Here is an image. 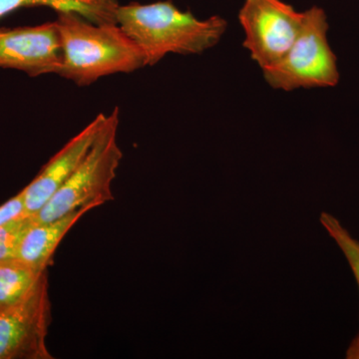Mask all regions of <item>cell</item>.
Listing matches in <instances>:
<instances>
[{"mask_svg": "<svg viewBox=\"0 0 359 359\" xmlns=\"http://www.w3.org/2000/svg\"><path fill=\"white\" fill-rule=\"evenodd\" d=\"M304 18V11L283 0H245L238 13L244 47L262 70L276 65L289 51Z\"/></svg>", "mask_w": 359, "mask_h": 359, "instance_id": "8992f818", "label": "cell"}, {"mask_svg": "<svg viewBox=\"0 0 359 359\" xmlns=\"http://www.w3.org/2000/svg\"><path fill=\"white\" fill-rule=\"evenodd\" d=\"M32 222V217H25L0 224V262L15 259L20 238Z\"/></svg>", "mask_w": 359, "mask_h": 359, "instance_id": "4fadbf2b", "label": "cell"}, {"mask_svg": "<svg viewBox=\"0 0 359 359\" xmlns=\"http://www.w3.org/2000/svg\"><path fill=\"white\" fill-rule=\"evenodd\" d=\"M117 0H0V20L25 7H50L57 11H73L95 23H117Z\"/></svg>", "mask_w": 359, "mask_h": 359, "instance_id": "30bf717a", "label": "cell"}, {"mask_svg": "<svg viewBox=\"0 0 359 359\" xmlns=\"http://www.w3.org/2000/svg\"><path fill=\"white\" fill-rule=\"evenodd\" d=\"M63 51L57 23L0 28V68L23 71L32 77L59 74Z\"/></svg>", "mask_w": 359, "mask_h": 359, "instance_id": "52a82bcc", "label": "cell"}, {"mask_svg": "<svg viewBox=\"0 0 359 359\" xmlns=\"http://www.w3.org/2000/svg\"><path fill=\"white\" fill-rule=\"evenodd\" d=\"M119 109L115 108L97 137L88 155L35 216L34 222H49L89 205H104L114 199L112 183L123 153L117 143Z\"/></svg>", "mask_w": 359, "mask_h": 359, "instance_id": "3957f363", "label": "cell"}, {"mask_svg": "<svg viewBox=\"0 0 359 359\" xmlns=\"http://www.w3.org/2000/svg\"><path fill=\"white\" fill-rule=\"evenodd\" d=\"M117 25L141 47L148 66L167 54H201L219 43L228 23L221 16L207 20L178 8L171 0L150 4L132 2L116 9Z\"/></svg>", "mask_w": 359, "mask_h": 359, "instance_id": "7a4b0ae2", "label": "cell"}, {"mask_svg": "<svg viewBox=\"0 0 359 359\" xmlns=\"http://www.w3.org/2000/svg\"><path fill=\"white\" fill-rule=\"evenodd\" d=\"M28 217L26 214L25 200L22 192L18 193L15 197L11 198L0 205V224L8 223L20 218Z\"/></svg>", "mask_w": 359, "mask_h": 359, "instance_id": "5bb4252c", "label": "cell"}, {"mask_svg": "<svg viewBox=\"0 0 359 359\" xmlns=\"http://www.w3.org/2000/svg\"><path fill=\"white\" fill-rule=\"evenodd\" d=\"M95 208L96 205H86L53 221L34 222L32 219L20 238L15 259L37 271H47L54 252L66 233L86 212Z\"/></svg>", "mask_w": 359, "mask_h": 359, "instance_id": "9c48e42d", "label": "cell"}, {"mask_svg": "<svg viewBox=\"0 0 359 359\" xmlns=\"http://www.w3.org/2000/svg\"><path fill=\"white\" fill-rule=\"evenodd\" d=\"M328 29L327 15L321 7L304 11L301 32L289 51L276 65L263 69L266 83L283 91L337 86L340 73Z\"/></svg>", "mask_w": 359, "mask_h": 359, "instance_id": "277c9868", "label": "cell"}, {"mask_svg": "<svg viewBox=\"0 0 359 359\" xmlns=\"http://www.w3.org/2000/svg\"><path fill=\"white\" fill-rule=\"evenodd\" d=\"M320 222L346 257L359 290V241L353 238L344 224L340 223L339 219L332 214L321 212Z\"/></svg>", "mask_w": 359, "mask_h": 359, "instance_id": "7c38bea8", "label": "cell"}, {"mask_svg": "<svg viewBox=\"0 0 359 359\" xmlns=\"http://www.w3.org/2000/svg\"><path fill=\"white\" fill-rule=\"evenodd\" d=\"M63 61L59 76L86 86L100 78L148 66L140 46L117 23L92 22L73 11H59Z\"/></svg>", "mask_w": 359, "mask_h": 359, "instance_id": "6da1fadb", "label": "cell"}, {"mask_svg": "<svg viewBox=\"0 0 359 359\" xmlns=\"http://www.w3.org/2000/svg\"><path fill=\"white\" fill-rule=\"evenodd\" d=\"M47 271L25 297L0 309V359H52L46 340L51 321Z\"/></svg>", "mask_w": 359, "mask_h": 359, "instance_id": "5b68a950", "label": "cell"}, {"mask_svg": "<svg viewBox=\"0 0 359 359\" xmlns=\"http://www.w3.org/2000/svg\"><path fill=\"white\" fill-rule=\"evenodd\" d=\"M106 120L107 115L97 116L93 121L56 153L32 183L21 191L28 217L35 216L76 171L95 143Z\"/></svg>", "mask_w": 359, "mask_h": 359, "instance_id": "ba28073f", "label": "cell"}, {"mask_svg": "<svg viewBox=\"0 0 359 359\" xmlns=\"http://www.w3.org/2000/svg\"><path fill=\"white\" fill-rule=\"evenodd\" d=\"M346 358L347 359H359V332L349 344Z\"/></svg>", "mask_w": 359, "mask_h": 359, "instance_id": "9a60e30c", "label": "cell"}, {"mask_svg": "<svg viewBox=\"0 0 359 359\" xmlns=\"http://www.w3.org/2000/svg\"><path fill=\"white\" fill-rule=\"evenodd\" d=\"M45 271L30 268L16 259L0 262V309L25 297Z\"/></svg>", "mask_w": 359, "mask_h": 359, "instance_id": "8fae6325", "label": "cell"}]
</instances>
